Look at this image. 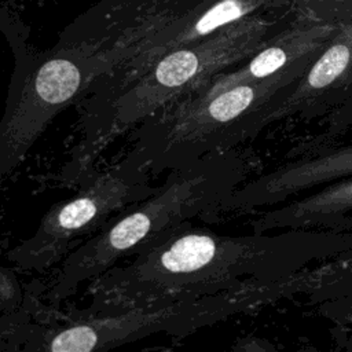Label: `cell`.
I'll list each match as a JSON object with an SVG mask.
<instances>
[{"label":"cell","mask_w":352,"mask_h":352,"mask_svg":"<svg viewBox=\"0 0 352 352\" xmlns=\"http://www.w3.org/2000/svg\"><path fill=\"white\" fill-rule=\"evenodd\" d=\"M258 238H235L190 221L160 234L88 285L91 309L213 296L258 270Z\"/></svg>","instance_id":"obj_1"},{"label":"cell","mask_w":352,"mask_h":352,"mask_svg":"<svg viewBox=\"0 0 352 352\" xmlns=\"http://www.w3.org/2000/svg\"><path fill=\"white\" fill-rule=\"evenodd\" d=\"M334 36L336 28L331 25H312L289 29L265 43L246 65L230 73L216 74L202 87L194 89V92L213 95L234 85L261 80L290 69L298 65L304 58L319 55V51Z\"/></svg>","instance_id":"obj_8"},{"label":"cell","mask_w":352,"mask_h":352,"mask_svg":"<svg viewBox=\"0 0 352 352\" xmlns=\"http://www.w3.org/2000/svg\"><path fill=\"white\" fill-rule=\"evenodd\" d=\"M242 289L132 307L87 308L73 319L30 336L12 352H107L153 334L184 337L234 314Z\"/></svg>","instance_id":"obj_5"},{"label":"cell","mask_w":352,"mask_h":352,"mask_svg":"<svg viewBox=\"0 0 352 352\" xmlns=\"http://www.w3.org/2000/svg\"><path fill=\"white\" fill-rule=\"evenodd\" d=\"M236 182L238 169L223 153L168 172L157 191L117 213L59 263L45 300L56 307L166 230L220 210Z\"/></svg>","instance_id":"obj_2"},{"label":"cell","mask_w":352,"mask_h":352,"mask_svg":"<svg viewBox=\"0 0 352 352\" xmlns=\"http://www.w3.org/2000/svg\"><path fill=\"white\" fill-rule=\"evenodd\" d=\"M346 175H352V146L287 165L239 190H234L220 210L270 205Z\"/></svg>","instance_id":"obj_7"},{"label":"cell","mask_w":352,"mask_h":352,"mask_svg":"<svg viewBox=\"0 0 352 352\" xmlns=\"http://www.w3.org/2000/svg\"><path fill=\"white\" fill-rule=\"evenodd\" d=\"M153 177L128 153L104 168H96L76 186L72 197L43 216L29 238L7 253L10 263L29 272L58 265L111 217L157 191L160 184H153Z\"/></svg>","instance_id":"obj_4"},{"label":"cell","mask_w":352,"mask_h":352,"mask_svg":"<svg viewBox=\"0 0 352 352\" xmlns=\"http://www.w3.org/2000/svg\"><path fill=\"white\" fill-rule=\"evenodd\" d=\"M348 210H352V177L265 213L253 223V227L257 232L282 227H308L327 223Z\"/></svg>","instance_id":"obj_9"},{"label":"cell","mask_w":352,"mask_h":352,"mask_svg":"<svg viewBox=\"0 0 352 352\" xmlns=\"http://www.w3.org/2000/svg\"><path fill=\"white\" fill-rule=\"evenodd\" d=\"M352 60V38L344 37L337 38L331 45H329L320 56L309 67L304 78L300 80L296 91L287 98V102L280 104L276 110L283 114L296 106L297 102L308 99V96L316 95L320 91L330 87L336 80H338Z\"/></svg>","instance_id":"obj_10"},{"label":"cell","mask_w":352,"mask_h":352,"mask_svg":"<svg viewBox=\"0 0 352 352\" xmlns=\"http://www.w3.org/2000/svg\"><path fill=\"white\" fill-rule=\"evenodd\" d=\"M304 69L305 65H296L213 95L192 91L138 124L126 153L153 176L221 153L239 138L248 117L301 77Z\"/></svg>","instance_id":"obj_3"},{"label":"cell","mask_w":352,"mask_h":352,"mask_svg":"<svg viewBox=\"0 0 352 352\" xmlns=\"http://www.w3.org/2000/svg\"><path fill=\"white\" fill-rule=\"evenodd\" d=\"M16 59L0 120V190L50 122L109 69L103 58L77 50L52 48L38 56L19 52Z\"/></svg>","instance_id":"obj_6"}]
</instances>
